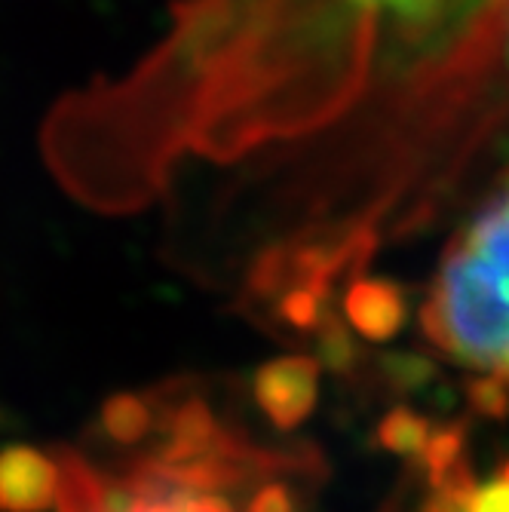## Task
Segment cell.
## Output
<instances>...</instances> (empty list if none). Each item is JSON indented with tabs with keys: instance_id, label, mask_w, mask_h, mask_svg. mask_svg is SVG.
Masks as SVG:
<instances>
[{
	"instance_id": "8992f818",
	"label": "cell",
	"mask_w": 509,
	"mask_h": 512,
	"mask_svg": "<svg viewBox=\"0 0 509 512\" xmlns=\"http://www.w3.org/2000/svg\"><path fill=\"white\" fill-rule=\"evenodd\" d=\"M154 427H157L154 405L145 396L120 393V396H111L102 408V430L117 445H126V448L142 445L154 433Z\"/></svg>"
},
{
	"instance_id": "3957f363",
	"label": "cell",
	"mask_w": 509,
	"mask_h": 512,
	"mask_svg": "<svg viewBox=\"0 0 509 512\" xmlns=\"http://www.w3.org/2000/svg\"><path fill=\"white\" fill-rule=\"evenodd\" d=\"M62 470L53 454L31 445L0 448V512H53Z\"/></svg>"
},
{
	"instance_id": "7a4b0ae2",
	"label": "cell",
	"mask_w": 509,
	"mask_h": 512,
	"mask_svg": "<svg viewBox=\"0 0 509 512\" xmlns=\"http://www.w3.org/2000/svg\"><path fill=\"white\" fill-rule=\"evenodd\" d=\"M322 365L316 356L292 353L264 362L252 375V399L276 430H298L319 402Z\"/></svg>"
},
{
	"instance_id": "30bf717a",
	"label": "cell",
	"mask_w": 509,
	"mask_h": 512,
	"mask_svg": "<svg viewBox=\"0 0 509 512\" xmlns=\"http://www.w3.org/2000/svg\"><path fill=\"white\" fill-rule=\"evenodd\" d=\"M464 512H509V485H485L479 491H467Z\"/></svg>"
},
{
	"instance_id": "6da1fadb",
	"label": "cell",
	"mask_w": 509,
	"mask_h": 512,
	"mask_svg": "<svg viewBox=\"0 0 509 512\" xmlns=\"http://www.w3.org/2000/svg\"><path fill=\"white\" fill-rule=\"evenodd\" d=\"M421 329L451 362L509 390V188L445 249Z\"/></svg>"
},
{
	"instance_id": "5b68a950",
	"label": "cell",
	"mask_w": 509,
	"mask_h": 512,
	"mask_svg": "<svg viewBox=\"0 0 509 512\" xmlns=\"http://www.w3.org/2000/svg\"><path fill=\"white\" fill-rule=\"evenodd\" d=\"M344 319L365 341L384 344L396 338L405 325V295L396 283L381 276H356L341 298Z\"/></svg>"
},
{
	"instance_id": "52a82bcc",
	"label": "cell",
	"mask_w": 509,
	"mask_h": 512,
	"mask_svg": "<svg viewBox=\"0 0 509 512\" xmlns=\"http://www.w3.org/2000/svg\"><path fill=\"white\" fill-rule=\"evenodd\" d=\"M430 424L418 411H411L405 405H396L393 411L384 414V421L378 424V442L402 457H421L427 442H430Z\"/></svg>"
},
{
	"instance_id": "9c48e42d",
	"label": "cell",
	"mask_w": 509,
	"mask_h": 512,
	"mask_svg": "<svg viewBox=\"0 0 509 512\" xmlns=\"http://www.w3.org/2000/svg\"><path fill=\"white\" fill-rule=\"evenodd\" d=\"M240 512H304V506L286 479L270 476L252 488V494L246 497V506Z\"/></svg>"
},
{
	"instance_id": "277c9868",
	"label": "cell",
	"mask_w": 509,
	"mask_h": 512,
	"mask_svg": "<svg viewBox=\"0 0 509 512\" xmlns=\"http://www.w3.org/2000/svg\"><path fill=\"white\" fill-rule=\"evenodd\" d=\"M123 476L135 488L129 512H240L237 503L221 491H203L172 479L148 454L138 457Z\"/></svg>"
},
{
	"instance_id": "ba28073f",
	"label": "cell",
	"mask_w": 509,
	"mask_h": 512,
	"mask_svg": "<svg viewBox=\"0 0 509 512\" xmlns=\"http://www.w3.org/2000/svg\"><path fill=\"white\" fill-rule=\"evenodd\" d=\"M313 332H316V347H319L316 353L319 365L329 371H350L356 359V344L347 332V322L338 313L326 310Z\"/></svg>"
}]
</instances>
